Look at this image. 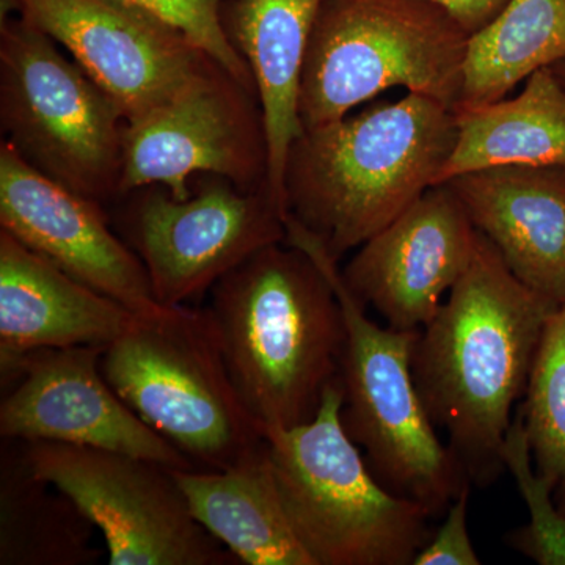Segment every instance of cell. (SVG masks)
<instances>
[{"instance_id": "cell-7", "label": "cell", "mask_w": 565, "mask_h": 565, "mask_svg": "<svg viewBox=\"0 0 565 565\" xmlns=\"http://www.w3.org/2000/svg\"><path fill=\"white\" fill-rule=\"evenodd\" d=\"M470 36L434 0H323L300 81L302 129L340 120L393 87L455 110Z\"/></svg>"}, {"instance_id": "cell-1", "label": "cell", "mask_w": 565, "mask_h": 565, "mask_svg": "<svg viewBox=\"0 0 565 565\" xmlns=\"http://www.w3.org/2000/svg\"><path fill=\"white\" fill-rule=\"evenodd\" d=\"M553 310L478 232L470 266L419 330L412 356L416 388L473 486L492 484L505 470L512 411L525 396Z\"/></svg>"}, {"instance_id": "cell-15", "label": "cell", "mask_w": 565, "mask_h": 565, "mask_svg": "<svg viewBox=\"0 0 565 565\" xmlns=\"http://www.w3.org/2000/svg\"><path fill=\"white\" fill-rule=\"evenodd\" d=\"M478 241L448 184L427 189L396 221L356 248L341 269L349 291L386 326L422 330L462 277Z\"/></svg>"}, {"instance_id": "cell-24", "label": "cell", "mask_w": 565, "mask_h": 565, "mask_svg": "<svg viewBox=\"0 0 565 565\" xmlns=\"http://www.w3.org/2000/svg\"><path fill=\"white\" fill-rule=\"evenodd\" d=\"M503 462L530 512V523L508 534L509 546L535 564L565 565V516L553 498L555 487L535 468L520 412L505 435Z\"/></svg>"}, {"instance_id": "cell-20", "label": "cell", "mask_w": 565, "mask_h": 565, "mask_svg": "<svg viewBox=\"0 0 565 565\" xmlns=\"http://www.w3.org/2000/svg\"><path fill=\"white\" fill-rule=\"evenodd\" d=\"M455 114L456 145L437 184L492 167H565V88L552 68L531 74L515 98Z\"/></svg>"}, {"instance_id": "cell-26", "label": "cell", "mask_w": 565, "mask_h": 565, "mask_svg": "<svg viewBox=\"0 0 565 565\" xmlns=\"http://www.w3.org/2000/svg\"><path fill=\"white\" fill-rule=\"evenodd\" d=\"M470 490L471 484L465 486L459 497L449 504L445 522L430 535L429 542L419 550L412 565H479L482 563L468 533Z\"/></svg>"}, {"instance_id": "cell-5", "label": "cell", "mask_w": 565, "mask_h": 565, "mask_svg": "<svg viewBox=\"0 0 565 565\" xmlns=\"http://www.w3.org/2000/svg\"><path fill=\"white\" fill-rule=\"evenodd\" d=\"M286 243L313 256L343 308L340 384L345 434L363 449L367 467L386 489L423 505L433 519L446 514L471 482L455 452L438 438L416 388L412 356L419 330L371 321L366 307L345 286L337 259L292 217L286 218Z\"/></svg>"}, {"instance_id": "cell-10", "label": "cell", "mask_w": 565, "mask_h": 565, "mask_svg": "<svg viewBox=\"0 0 565 565\" xmlns=\"http://www.w3.org/2000/svg\"><path fill=\"white\" fill-rule=\"evenodd\" d=\"M20 444L29 470L71 498L103 535L110 565L239 563L196 522L170 468L85 446Z\"/></svg>"}, {"instance_id": "cell-11", "label": "cell", "mask_w": 565, "mask_h": 565, "mask_svg": "<svg viewBox=\"0 0 565 565\" xmlns=\"http://www.w3.org/2000/svg\"><path fill=\"white\" fill-rule=\"evenodd\" d=\"M193 174H212L245 191L269 185V145L258 93L217 62L169 102L126 121L121 196L161 185L191 195Z\"/></svg>"}, {"instance_id": "cell-8", "label": "cell", "mask_w": 565, "mask_h": 565, "mask_svg": "<svg viewBox=\"0 0 565 565\" xmlns=\"http://www.w3.org/2000/svg\"><path fill=\"white\" fill-rule=\"evenodd\" d=\"M0 126L29 166L106 204L121 196L126 117L114 98L21 14H2Z\"/></svg>"}, {"instance_id": "cell-13", "label": "cell", "mask_w": 565, "mask_h": 565, "mask_svg": "<svg viewBox=\"0 0 565 565\" xmlns=\"http://www.w3.org/2000/svg\"><path fill=\"white\" fill-rule=\"evenodd\" d=\"M6 7L61 44L126 121L158 109L214 61L180 29L121 0H3Z\"/></svg>"}, {"instance_id": "cell-23", "label": "cell", "mask_w": 565, "mask_h": 565, "mask_svg": "<svg viewBox=\"0 0 565 565\" xmlns=\"http://www.w3.org/2000/svg\"><path fill=\"white\" fill-rule=\"evenodd\" d=\"M539 473L565 479V303L546 319L520 408Z\"/></svg>"}, {"instance_id": "cell-27", "label": "cell", "mask_w": 565, "mask_h": 565, "mask_svg": "<svg viewBox=\"0 0 565 565\" xmlns=\"http://www.w3.org/2000/svg\"><path fill=\"white\" fill-rule=\"evenodd\" d=\"M448 10L465 31L473 33L484 29L504 9L509 0H434Z\"/></svg>"}, {"instance_id": "cell-25", "label": "cell", "mask_w": 565, "mask_h": 565, "mask_svg": "<svg viewBox=\"0 0 565 565\" xmlns=\"http://www.w3.org/2000/svg\"><path fill=\"white\" fill-rule=\"evenodd\" d=\"M180 29L237 81L256 92L247 62L234 47L223 25L226 0H121ZM258 93V92H256Z\"/></svg>"}, {"instance_id": "cell-19", "label": "cell", "mask_w": 565, "mask_h": 565, "mask_svg": "<svg viewBox=\"0 0 565 565\" xmlns=\"http://www.w3.org/2000/svg\"><path fill=\"white\" fill-rule=\"evenodd\" d=\"M189 509L239 563L313 565L282 509L264 444L225 470H172Z\"/></svg>"}, {"instance_id": "cell-18", "label": "cell", "mask_w": 565, "mask_h": 565, "mask_svg": "<svg viewBox=\"0 0 565 565\" xmlns=\"http://www.w3.org/2000/svg\"><path fill=\"white\" fill-rule=\"evenodd\" d=\"M323 0H226L223 25L258 92L269 145V182L288 214L285 172L289 148L302 132L299 92L305 55Z\"/></svg>"}, {"instance_id": "cell-3", "label": "cell", "mask_w": 565, "mask_h": 565, "mask_svg": "<svg viewBox=\"0 0 565 565\" xmlns=\"http://www.w3.org/2000/svg\"><path fill=\"white\" fill-rule=\"evenodd\" d=\"M210 311L237 392L263 430L311 422L340 379L343 308L313 256L256 252L211 289Z\"/></svg>"}, {"instance_id": "cell-22", "label": "cell", "mask_w": 565, "mask_h": 565, "mask_svg": "<svg viewBox=\"0 0 565 565\" xmlns=\"http://www.w3.org/2000/svg\"><path fill=\"white\" fill-rule=\"evenodd\" d=\"M565 62V0H509L468 41L455 110L501 102L537 70Z\"/></svg>"}, {"instance_id": "cell-16", "label": "cell", "mask_w": 565, "mask_h": 565, "mask_svg": "<svg viewBox=\"0 0 565 565\" xmlns=\"http://www.w3.org/2000/svg\"><path fill=\"white\" fill-rule=\"evenodd\" d=\"M445 184L512 274L553 307L564 305L565 167H492Z\"/></svg>"}, {"instance_id": "cell-29", "label": "cell", "mask_w": 565, "mask_h": 565, "mask_svg": "<svg viewBox=\"0 0 565 565\" xmlns=\"http://www.w3.org/2000/svg\"><path fill=\"white\" fill-rule=\"evenodd\" d=\"M553 70V73L556 74L557 81L563 84L565 88V62L556 63V65L550 66Z\"/></svg>"}, {"instance_id": "cell-21", "label": "cell", "mask_w": 565, "mask_h": 565, "mask_svg": "<svg viewBox=\"0 0 565 565\" xmlns=\"http://www.w3.org/2000/svg\"><path fill=\"white\" fill-rule=\"evenodd\" d=\"M13 441L0 460V565L98 563V530L62 490L29 470Z\"/></svg>"}, {"instance_id": "cell-6", "label": "cell", "mask_w": 565, "mask_h": 565, "mask_svg": "<svg viewBox=\"0 0 565 565\" xmlns=\"http://www.w3.org/2000/svg\"><path fill=\"white\" fill-rule=\"evenodd\" d=\"M111 388L202 470H225L264 444L226 364L210 308L159 305L134 313L106 345Z\"/></svg>"}, {"instance_id": "cell-12", "label": "cell", "mask_w": 565, "mask_h": 565, "mask_svg": "<svg viewBox=\"0 0 565 565\" xmlns=\"http://www.w3.org/2000/svg\"><path fill=\"white\" fill-rule=\"evenodd\" d=\"M103 345L40 349L0 363V435L121 452L170 470L196 468L104 377Z\"/></svg>"}, {"instance_id": "cell-2", "label": "cell", "mask_w": 565, "mask_h": 565, "mask_svg": "<svg viewBox=\"0 0 565 565\" xmlns=\"http://www.w3.org/2000/svg\"><path fill=\"white\" fill-rule=\"evenodd\" d=\"M456 139L455 111L418 93L302 129L286 162L288 215L340 263L437 184Z\"/></svg>"}, {"instance_id": "cell-17", "label": "cell", "mask_w": 565, "mask_h": 565, "mask_svg": "<svg viewBox=\"0 0 565 565\" xmlns=\"http://www.w3.org/2000/svg\"><path fill=\"white\" fill-rule=\"evenodd\" d=\"M132 318L0 230V363L40 349L106 348Z\"/></svg>"}, {"instance_id": "cell-14", "label": "cell", "mask_w": 565, "mask_h": 565, "mask_svg": "<svg viewBox=\"0 0 565 565\" xmlns=\"http://www.w3.org/2000/svg\"><path fill=\"white\" fill-rule=\"evenodd\" d=\"M0 226L22 245L134 313L159 305L137 253L104 204L63 188L0 143Z\"/></svg>"}, {"instance_id": "cell-4", "label": "cell", "mask_w": 565, "mask_h": 565, "mask_svg": "<svg viewBox=\"0 0 565 565\" xmlns=\"http://www.w3.org/2000/svg\"><path fill=\"white\" fill-rule=\"evenodd\" d=\"M341 407L338 379L311 422L264 430L289 525L313 565H412L433 516L375 478L345 434Z\"/></svg>"}, {"instance_id": "cell-28", "label": "cell", "mask_w": 565, "mask_h": 565, "mask_svg": "<svg viewBox=\"0 0 565 565\" xmlns=\"http://www.w3.org/2000/svg\"><path fill=\"white\" fill-rule=\"evenodd\" d=\"M555 498L557 508H559V511L563 512V515L565 516V479L557 484Z\"/></svg>"}, {"instance_id": "cell-9", "label": "cell", "mask_w": 565, "mask_h": 565, "mask_svg": "<svg viewBox=\"0 0 565 565\" xmlns=\"http://www.w3.org/2000/svg\"><path fill=\"white\" fill-rule=\"evenodd\" d=\"M206 177L188 199L161 185L121 196L117 233L143 263L163 307L199 299L256 252L286 243L288 214L269 185L245 191Z\"/></svg>"}]
</instances>
